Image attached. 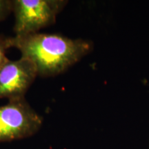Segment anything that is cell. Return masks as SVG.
<instances>
[{
    "instance_id": "6da1fadb",
    "label": "cell",
    "mask_w": 149,
    "mask_h": 149,
    "mask_svg": "<svg viewBox=\"0 0 149 149\" xmlns=\"http://www.w3.org/2000/svg\"><path fill=\"white\" fill-rule=\"evenodd\" d=\"M7 46L18 49L22 57L33 61L38 76L44 77L63 73L93 48L91 41L40 33L7 37Z\"/></svg>"
},
{
    "instance_id": "7a4b0ae2",
    "label": "cell",
    "mask_w": 149,
    "mask_h": 149,
    "mask_svg": "<svg viewBox=\"0 0 149 149\" xmlns=\"http://www.w3.org/2000/svg\"><path fill=\"white\" fill-rule=\"evenodd\" d=\"M67 3L65 0H12L15 35L37 33L53 25Z\"/></svg>"
},
{
    "instance_id": "3957f363",
    "label": "cell",
    "mask_w": 149,
    "mask_h": 149,
    "mask_svg": "<svg viewBox=\"0 0 149 149\" xmlns=\"http://www.w3.org/2000/svg\"><path fill=\"white\" fill-rule=\"evenodd\" d=\"M43 118L25 98L8 100L0 107V144L31 137L42 127Z\"/></svg>"
},
{
    "instance_id": "277c9868",
    "label": "cell",
    "mask_w": 149,
    "mask_h": 149,
    "mask_svg": "<svg viewBox=\"0 0 149 149\" xmlns=\"http://www.w3.org/2000/svg\"><path fill=\"white\" fill-rule=\"evenodd\" d=\"M37 76L36 66L30 59L22 57L15 61L8 59L0 68V99L24 98Z\"/></svg>"
},
{
    "instance_id": "5b68a950",
    "label": "cell",
    "mask_w": 149,
    "mask_h": 149,
    "mask_svg": "<svg viewBox=\"0 0 149 149\" xmlns=\"http://www.w3.org/2000/svg\"><path fill=\"white\" fill-rule=\"evenodd\" d=\"M12 12V0H0V22L4 20Z\"/></svg>"
},
{
    "instance_id": "8992f818",
    "label": "cell",
    "mask_w": 149,
    "mask_h": 149,
    "mask_svg": "<svg viewBox=\"0 0 149 149\" xmlns=\"http://www.w3.org/2000/svg\"><path fill=\"white\" fill-rule=\"evenodd\" d=\"M7 48V37L0 35V68L8 60V58L6 56Z\"/></svg>"
}]
</instances>
